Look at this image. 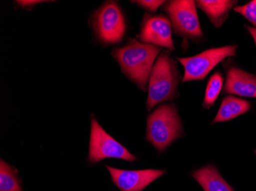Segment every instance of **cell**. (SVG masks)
Instances as JSON below:
<instances>
[{
    "mask_svg": "<svg viewBox=\"0 0 256 191\" xmlns=\"http://www.w3.org/2000/svg\"><path fill=\"white\" fill-rule=\"evenodd\" d=\"M160 51V47L130 38L124 46L114 49L112 56L126 78L140 90L146 91L151 71Z\"/></svg>",
    "mask_w": 256,
    "mask_h": 191,
    "instance_id": "obj_1",
    "label": "cell"
},
{
    "mask_svg": "<svg viewBox=\"0 0 256 191\" xmlns=\"http://www.w3.org/2000/svg\"><path fill=\"white\" fill-rule=\"evenodd\" d=\"M180 74L178 64L169 51H162L155 61L148 83L146 109L150 111L156 105L178 97Z\"/></svg>",
    "mask_w": 256,
    "mask_h": 191,
    "instance_id": "obj_2",
    "label": "cell"
},
{
    "mask_svg": "<svg viewBox=\"0 0 256 191\" xmlns=\"http://www.w3.org/2000/svg\"><path fill=\"white\" fill-rule=\"evenodd\" d=\"M184 136L182 122L175 105L160 106L146 119V140L159 152L166 150Z\"/></svg>",
    "mask_w": 256,
    "mask_h": 191,
    "instance_id": "obj_3",
    "label": "cell"
},
{
    "mask_svg": "<svg viewBox=\"0 0 256 191\" xmlns=\"http://www.w3.org/2000/svg\"><path fill=\"white\" fill-rule=\"evenodd\" d=\"M170 19L174 31L179 36L196 42L202 39V28L197 13L196 1L171 0L162 7Z\"/></svg>",
    "mask_w": 256,
    "mask_h": 191,
    "instance_id": "obj_4",
    "label": "cell"
},
{
    "mask_svg": "<svg viewBox=\"0 0 256 191\" xmlns=\"http://www.w3.org/2000/svg\"><path fill=\"white\" fill-rule=\"evenodd\" d=\"M93 28L96 37L104 44L120 42L126 33V21L117 2L108 1L94 14Z\"/></svg>",
    "mask_w": 256,
    "mask_h": 191,
    "instance_id": "obj_5",
    "label": "cell"
},
{
    "mask_svg": "<svg viewBox=\"0 0 256 191\" xmlns=\"http://www.w3.org/2000/svg\"><path fill=\"white\" fill-rule=\"evenodd\" d=\"M110 158L122 159L130 163L138 160V158L132 155L124 146L108 134L94 116H92L88 161L92 164H97Z\"/></svg>",
    "mask_w": 256,
    "mask_h": 191,
    "instance_id": "obj_6",
    "label": "cell"
},
{
    "mask_svg": "<svg viewBox=\"0 0 256 191\" xmlns=\"http://www.w3.org/2000/svg\"><path fill=\"white\" fill-rule=\"evenodd\" d=\"M237 48V45L224 46L206 50L192 57H178V61L184 67L182 82L204 80L224 59L236 55Z\"/></svg>",
    "mask_w": 256,
    "mask_h": 191,
    "instance_id": "obj_7",
    "label": "cell"
},
{
    "mask_svg": "<svg viewBox=\"0 0 256 191\" xmlns=\"http://www.w3.org/2000/svg\"><path fill=\"white\" fill-rule=\"evenodd\" d=\"M138 37L144 44L166 47L170 51L175 50L170 20L162 14H145Z\"/></svg>",
    "mask_w": 256,
    "mask_h": 191,
    "instance_id": "obj_8",
    "label": "cell"
},
{
    "mask_svg": "<svg viewBox=\"0 0 256 191\" xmlns=\"http://www.w3.org/2000/svg\"><path fill=\"white\" fill-rule=\"evenodd\" d=\"M112 182L122 191H143L146 187L164 175L166 171L156 169L129 171L106 166Z\"/></svg>",
    "mask_w": 256,
    "mask_h": 191,
    "instance_id": "obj_9",
    "label": "cell"
},
{
    "mask_svg": "<svg viewBox=\"0 0 256 191\" xmlns=\"http://www.w3.org/2000/svg\"><path fill=\"white\" fill-rule=\"evenodd\" d=\"M224 94H234L256 98V76L236 66L226 67Z\"/></svg>",
    "mask_w": 256,
    "mask_h": 191,
    "instance_id": "obj_10",
    "label": "cell"
},
{
    "mask_svg": "<svg viewBox=\"0 0 256 191\" xmlns=\"http://www.w3.org/2000/svg\"><path fill=\"white\" fill-rule=\"evenodd\" d=\"M238 1L232 0H198L196 4L205 12L210 21L216 28L222 27L228 18L232 8H235Z\"/></svg>",
    "mask_w": 256,
    "mask_h": 191,
    "instance_id": "obj_11",
    "label": "cell"
},
{
    "mask_svg": "<svg viewBox=\"0 0 256 191\" xmlns=\"http://www.w3.org/2000/svg\"><path fill=\"white\" fill-rule=\"evenodd\" d=\"M192 175L204 191H234L214 165H206L195 171Z\"/></svg>",
    "mask_w": 256,
    "mask_h": 191,
    "instance_id": "obj_12",
    "label": "cell"
},
{
    "mask_svg": "<svg viewBox=\"0 0 256 191\" xmlns=\"http://www.w3.org/2000/svg\"><path fill=\"white\" fill-rule=\"evenodd\" d=\"M251 110V103L243 99L237 98L234 96H227L222 100L221 106L212 124L230 121L241 115L245 114Z\"/></svg>",
    "mask_w": 256,
    "mask_h": 191,
    "instance_id": "obj_13",
    "label": "cell"
},
{
    "mask_svg": "<svg viewBox=\"0 0 256 191\" xmlns=\"http://www.w3.org/2000/svg\"><path fill=\"white\" fill-rule=\"evenodd\" d=\"M0 191H24L18 171L2 159L0 162Z\"/></svg>",
    "mask_w": 256,
    "mask_h": 191,
    "instance_id": "obj_14",
    "label": "cell"
},
{
    "mask_svg": "<svg viewBox=\"0 0 256 191\" xmlns=\"http://www.w3.org/2000/svg\"><path fill=\"white\" fill-rule=\"evenodd\" d=\"M224 86V77L222 73L216 71L208 80L206 89L202 106L205 109H210L215 105L220 92Z\"/></svg>",
    "mask_w": 256,
    "mask_h": 191,
    "instance_id": "obj_15",
    "label": "cell"
},
{
    "mask_svg": "<svg viewBox=\"0 0 256 191\" xmlns=\"http://www.w3.org/2000/svg\"><path fill=\"white\" fill-rule=\"evenodd\" d=\"M234 10L236 12L245 17L254 28H256V0H253L244 5L236 6Z\"/></svg>",
    "mask_w": 256,
    "mask_h": 191,
    "instance_id": "obj_16",
    "label": "cell"
},
{
    "mask_svg": "<svg viewBox=\"0 0 256 191\" xmlns=\"http://www.w3.org/2000/svg\"><path fill=\"white\" fill-rule=\"evenodd\" d=\"M134 3L136 4L142 8L150 11V12H156L160 5L164 4L165 1H148V0H140V1H133Z\"/></svg>",
    "mask_w": 256,
    "mask_h": 191,
    "instance_id": "obj_17",
    "label": "cell"
},
{
    "mask_svg": "<svg viewBox=\"0 0 256 191\" xmlns=\"http://www.w3.org/2000/svg\"><path fill=\"white\" fill-rule=\"evenodd\" d=\"M17 4L21 5L22 7H26V8H28V7L32 6V5H36V4L40 3L41 1H17Z\"/></svg>",
    "mask_w": 256,
    "mask_h": 191,
    "instance_id": "obj_18",
    "label": "cell"
},
{
    "mask_svg": "<svg viewBox=\"0 0 256 191\" xmlns=\"http://www.w3.org/2000/svg\"><path fill=\"white\" fill-rule=\"evenodd\" d=\"M247 29H248V32L251 34L252 37L253 39H254V43H256V28H254V27H250L248 25H246Z\"/></svg>",
    "mask_w": 256,
    "mask_h": 191,
    "instance_id": "obj_19",
    "label": "cell"
},
{
    "mask_svg": "<svg viewBox=\"0 0 256 191\" xmlns=\"http://www.w3.org/2000/svg\"><path fill=\"white\" fill-rule=\"evenodd\" d=\"M254 152H256V151H254Z\"/></svg>",
    "mask_w": 256,
    "mask_h": 191,
    "instance_id": "obj_20",
    "label": "cell"
}]
</instances>
